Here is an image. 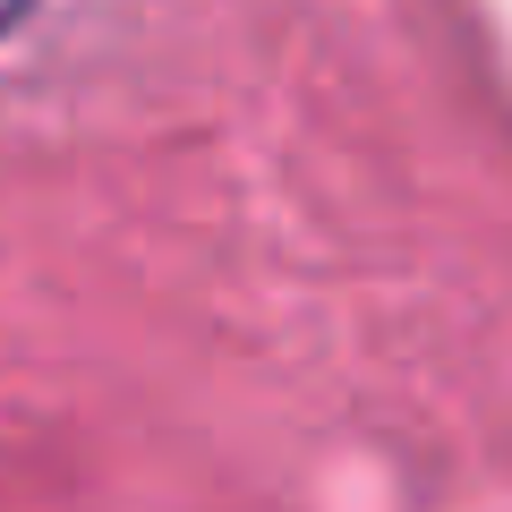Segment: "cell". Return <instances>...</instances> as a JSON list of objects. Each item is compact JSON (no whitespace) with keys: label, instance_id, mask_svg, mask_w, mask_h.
<instances>
[{"label":"cell","instance_id":"cell-1","mask_svg":"<svg viewBox=\"0 0 512 512\" xmlns=\"http://www.w3.org/2000/svg\"><path fill=\"white\" fill-rule=\"evenodd\" d=\"M18 9H26V0H0V26H9V18H18Z\"/></svg>","mask_w":512,"mask_h":512}]
</instances>
